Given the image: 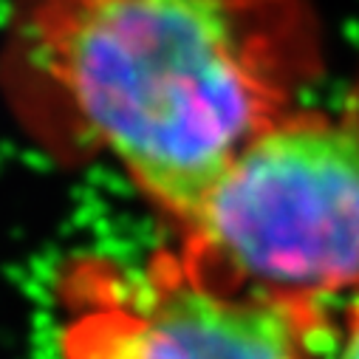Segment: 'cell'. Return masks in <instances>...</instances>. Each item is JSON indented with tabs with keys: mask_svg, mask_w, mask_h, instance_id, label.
Here are the masks:
<instances>
[{
	"mask_svg": "<svg viewBox=\"0 0 359 359\" xmlns=\"http://www.w3.org/2000/svg\"><path fill=\"white\" fill-rule=\"evenodd\" d=\"M325 71L311 0H15L0 91L62 164H108L182 229Z\"/></svg>",
	"mask_w": 359,
	"mask_h": 359,
	"instance_id": "6da1fadb",
	"label": "cell"
},
{
	"mask_svg": "<svg viewBox=\"0 0 359 359\" xmlns=\"http://www.w3.org/2000/svg\"><path fill=\"white\" fill-rule=\"evenodd\" d=\"M172 249L232 292L342 306L359 294V111L303 102L221 172Z\"/></svg>",
	"mask_w": 359,
	"mask_h": 359,
	"instance_id": "7a4b0ae2",
	"label": "cell"
},
{
	"mask_svg": "<svg viewBox=\"0 0 359 359\" xmlns=\"http://www.w3.org/2000/svg\"><path fill=\"white\" fill-rule=\"evenodd\" d=\"M60 359H323L331 306L232 292L172 246L79 255L57 275Z\"/></svg>",
	"mask_w": 359,
	"mask_h": 359,
	"instance_id": "3957f363",
	"label": "cell"
},
{
	"mask_svg": "<svg viewBox=\"0 0 359 359\" xmlns=\"http://www.w3.org/2000/svg\"><path fill=\"white\" fill-rule=\"evenodd\" d=\"M323 359H359V294L334 311V325Z\"/></svg>",
	"mask_w": 359,
	"mask_h": 359,
	"instance_id": "277c9868",
	"label": "cell"
}]
</instances>
